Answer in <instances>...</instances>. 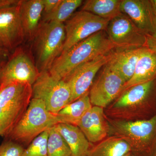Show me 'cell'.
Masks as SVG:
<instances>
[{"label":"cell","mask_w":156,"mask_h":156,"mask_svg":"<svg viewBox=\"0 0 156 156\" xmlns=\"http://www.w3.org/2000/svg\"><path fill=\"white\" fill-rule=\"evenodd\" d=\"M110 119L134 121L146 119L156 112V78L124 90L104 109Z\"/></svg>","instance_id":"obj_1"},{"label":"cell","mask_w":156,"mask_h":156,"mask_svg":"<svg viewBox=\"0 0 156 156\" xmlns=\"http://www.w3.org/2000/svg\"><path fill=\"white\" fill-rule=\"evenodd\" d=\"M115 48L105 30L101 31L62 51L48 71L54 77L63 80L80 66L108 54Z\"/></svg>","instance_id":"obj_2"},{"label":"cell","mask_w":156,"mask_h":156,"mask_svg":"<svg viewBox=\"0 0 156 156\" xmlns=\"http://www.w3.org/2000/svg\"><path fill=\"white\" fill-rule=\"evenodd\" d=\"M108 118V117H107ZM109 132L124 140L132 156H154L156 154V112L151 118L134 121H118L108 118Z\"/></svg>","instance_id":"obj_3"},{"label":"cell","mask_w":156,"mask_h":156,"mask_svg":"<svg viewBox=\"0 0 156 156\" xmlns=\"http://www.w3.org/2000/svg\"><path fill=\"white\" fill-rule=\"evenodd\" d=\"M32 98V86L14 83L0 87V136L8 138L25 114Z\"/></svg>","instance_id":"obj_4"},{"label":"cell","mask_w":156,"mask_h":156,"mask_svg":"<svg viewBox=\"0 0 156 156\" xmlns=\"http://www.w3.org/2000/svg\"><path fill=\"white\" fill-rule=\"evenodd\" d=\"M59 123L56 115L48 111L42 100L32 98L25 114L8 138L28 146L37 136Z\"/></svg>","instance_id":"obj_5"},{"label":"cell","mask_w":156,"mask_h":156,"mask_svg":"<svg viewBox=\"0 0 156 156\" xmlns=\"http://www.w3.org/2000/svg\"><path fill=\"white\" fill-rule=\"evenodd\" d=\"M65 39L64 23L41 21L33 40L36 64L40 72L49 70L63 51Z\"/></svg>","instance_id":"obj_6"},{"label":"cell","mask_w":156,"mask_h":156,"mask_svg":"<svg viewBox=\"0 0 156 156\" xmlns=\"http://www.w3.org/2000/svg\"><path fill=\"white\" fill-rule=\"evenodd\" d=\"M32 98L42 100L48 111L56 115L70 102L71 94L65 81L43 71L32 85Z\"/></svg>","instance_id":"obj_7"},{"label":"cell","mask_w":156,"mask_h":156,"mask_svg":"<svg viewBox=\"0 0 156 156\" xmlns=\"http://www.w3.org/2000/svg\"><path fill=\"white\" fill-rule=\"evenodd\" d=\"M40 72L31 55L20 47L16 48L0 69V86L14 83L32 86Z\"/></svg>","instance_id":"obj_8"},{"label":"cell","mask_w":156,"mask_h":156,"mask_svg":"<svg viewBox=\"0 0 156 156\" xmlns=\"http://www.w3.org/2000/svg\"><path fill=\"white\" fill-rule=\"evenodd\" d=\"M109 21L86 11L74 13L64 23L66 39L63 51L96 33L106 30Z\"/></svg>","instance_id":"obj_9"},{"label":"cell","mask_w":156,"mask_h":156,"mask_svg":"<svg viewBox=\"0 0 156 156\" xmlns=\"http://www.w3.org/2000/svg\"><path fill=\"white\" fill-rule=\"evenodd\" d=\"M125 84L119 74L105 64L89 89V95L92 106L106 108L121 95Z\"/></svg>","instance_id":"obj_10"},{"label":"cell","mask_w":156,"mask_h":156,"mask_svg":"<svg viewBox=\"0 0 156 156\" xmlns=\"http://www.w3.org/2000/svg\"><path fill=\"white\" fill-rule=\"evenodd\" d=\"M105 31L116 48L147 47V36L123 13L110 20Z\"/></svg>","instance_id":"obj_11"},{"label":"cell","mask_w":156,"mask_h":156,"mask_svg":"<svg viewBox=\"0 0 156 156\" xmlns=\"http://www.w3.org/2000/svg\"><path fill=\"white\" fill-rule=\"evenodd\" d=\"M110 57V52L87 62L73 70L63 80L67 83L70 90L71 98L70 103L89 92L97 73L108 62Z\"/></svg>","instance_id":"obj_12"},{"label":"cell","mask_w":156,"mask_h":156,"mask_svg":"<svg viewBox=\"0 0 156 156\" xmlns=\"http://www.w3.org/2000/svg\"><path fill=\"white\" fill-rule=\"evenodd\" d=\"M20 1L17 5L0 9V45L10 53L19 47L25 38Z\"/></svg>","instance_id":"obj_13"},{"label":"cell","mask_w":156,"mask_h":156,"mask_svg":"<svg viewBox=\"0 0 156 156\" xmlns=\"http://www.w3.org/2000/svg\"><path fill=\"white\" fill-rule=\"evenodd\" d=\"M120 10L147 36L154 33L156 12L151 0H122Z\"/></svg>","instance_id":"obj_14"},{"label":"cell","mask_w":156,"mask_h":156,"mask_svg":"<svg viewBox=\"0 0 156 156\" xmlns=\"http://www.w3.org/2000/svg\"><path fill=\"white\" fill-rule=\"evenodd\" d=\"M77 126L91 144L98 143L108 136L109 125L102 108L92 106L83 116Z\"/></svg>","instance_id":"obj_15"},{"label":"cell","mask_w":156,"mask_h":156,"mask_svg":"<svg viewBox=\"0 0 156 156\" xmlns=\"http://www.w3.org/2000/svg\"><path fill=\"white\" fill-rule=\"evenodd\" d=\"M146 48H115L110 52L107 64L116 71L126 83L134 74L137 61Z\"/></svg>","instance_id":"obj_16"},{"label":"cell","mask_w":156,"mask_h":156,"mask_svg":"<svg viewBox=\"0 0 156 156\" xmlns=\"http://www.w3.org/2000/svg\"><path fill=\"white\" fill-rule=\"evenodd\" d=\"M20 5L24 37L32 41L41 22L43 0H20Z\"/></svg>","instance_id":"obj_17"},{"label":"cell","mask_w":156,"mask_h":156,"mask_svg":"<svg viewBox=\"0 0 156 156\" xmlns=\"http://www.w3.org/2000/svg\"><path fill=\"white\" fill-rule=\"evenodd\" d=\"M156 78V53L146 48L137 61L134 74L125 84L123 92L134 85L145 83Z\"/></svg>","instance_id":"obj_18"},{"label":"cell","mask_w":156,"mask_h":156,"mask_svg":"<svg viewBox=\"0 0 156 156\" xmlns=\"http://www.w3.org/2000/svg\"><path fill=\"white\" fill-rule=\"evenodd\" d=\"M56 127L70 149L71 156H87L91 144L78 126L58 123Z\"/></svg>","instance_id":"obj_19"},{"label":"cell","mask_w":156,"mask_h":156,"mask_svg":"<svg viewBox=\"0 0 156 156\" xmlns=\"http://www.w3.org/2000/svg\"><path fill=\"white\" fill-rule=\"evenodd\" d=\"M130 152V146L124 140L109 136L91 145L87 156H124Z\"/></svg>","instance_id":"obj_20"},{"label":"cell","mask_w":156,"mask_h":156,"mask_svg":"<svg viewBox=\"0 0 156 156\" xmlns=\"http://www.w3.org/2000/svg\"><path fill=\"white\" fill-rule=\"evenodd\" d=\"M89 92L77 100L67 105L57 115L59 123L77 126L83 116L92 107L89 95Z\"/></svg>","instance_id":"obj_21"},{"label":"cell","mask_w":156,"mask_h":156,"mask_svg":"<svg viewBox=\"0 0 156 156\" xmlns=\"http://www.w3.org/2000/svg\"><path fill=\"white\" fill-rule=\"evenodd\" d=\"M121 2L122 0H87L84 2L81 10L110 20L122 14Z\"/></svg>","instance_id":"obj_22"},{"label":"cell","mask_w":156,"mask_h":156,"mask_svg":"<svg viewBox=\"0 0 156 156\" xmlns=\"http://www.w3.org/2000/svg\"><path fill=\"white\" fill-rule=\"evenodd\" d=\"M83 3L82 0H61L53 11L48 14H43L42 22L64 23Z\"/></svg>","instance_id":"obj_23"},{"label":"cell","mask_w":156,"mask_h":156,"mask_svg":"<svg viewBox=\"0 0 156 156\" xmlns=\"http://www.w3.org/2000/svg\"><path fill=\"white\" fill-rule=\"evenodd\" d=\"M48 156H71V151L56 125L49 130L47 142Z\"/></svg>","instance_id":"obj_24"},{"label":"cell","mask_w":156,"mask_h":156,"mask_svg":"<svg viewBox=\"0 0 156 156\" xmlns=\"http://www.w3.org/2000/svg\"><path fill=\"white\" fill-rule=\"evenodd\" d=\"M49 130L42 133L24 149L21 156H48L47 142Z\"/></svg>","instance_id":"obj_25"},{"label":"cell","mask_w":156,"mask_h":156,"mask_svg":"<svg viewBox=\"0 0 156 156\" xmlns=\"http://www.w3.org/2000/svg\"><path fill=\"white\" fill-rule=\"evenodd\" d=\"M24 149L23 146L9 139L0 145V156H21Z\"/></svg>","instance_id":"obj_26"},{"label":"cell","mask_w":156,"mask_h":156,"mask_svg":"<svg viewBox=\"0 0 156 156\" xmlns=\"http://www.w3.org/2000/svg\"><path fill=\"white\" fill-rule=\"evenodd\" d=\"M61 0H43L44 14H48L54 10Z\"/></svg>","instance_id":"obj_27"},{"label":"cell","mask_w":156,"mask_h":156,"mask_svg":"<svg viewBox=\"0 0 156 156\" xmlns=\"http://www.w3.org/2000/svg\"><path fill=\"white\" fill-rule=\"evenodd\" d=\"M147 47L156 53V21L154 32L147 37Z\"/></svg>","instance_id":"obj_28"},{"label":"cell","mask_w":156,"mask_h":156,"mask_svg":"<svg viewBox=\"0 0 156 156\" xmlns=\"http://www.w3.org/2000/svg\"><path fill=\"white\" fill-rule=\"evenodd\" d=\"M11 53L0 45V69L9 58Z\"/></svg>","instance_id":"obj_29"},{"label":"cell","mask_w":156,"mask_h":156,"mask_svg":"<svg viewBox=\"0 0 156 156\" xmlns=\"http://www.w3.org/2000/svg\"><path fill=\"white\" fill-rule=\"evenodd\" d=\"M20 1V0H0V9L17 5Z\"/></svg>","instance_id":"obj_30"},{"label":"cell","mask_w":156,"mask_h":156,"mask_svg":"<svg viewBox=\"0 0 156 156\" xmlns=\"http://www.w3.org/2000/svg\"><path fill=\"white\" fill-rule=\"evenodd\" d=\"M156 12V0H151Z\"/></svg>","instance_id":"obj_31"},{"label":"cell","mask_w":156,"mask_h":156,"mask_svg":"<svg viewBox=\"0 0 156 156\" xmlns=\"http://www.w3.org/2000/svg\"><path fill=\"white\" fill-rule=\"evenodd\" d=\"M124 156H132L131 155V153L129 152L128 153L126 154L125 155H124Z\"/></svg>","instance_id":"obj_32"},{"label":"cell","mask_w":156,"mask_h":156,"mask_svg":"<svg viewBox=\"0 0 156 156\" xmlns=\"http://www.w3.org/2000/svg\"><path fill=\"white\" fill-rule=\"evenodd\" d=\"M154 156H156V154H155L154 155Z\"/></svg>","instance_id":"obj_33"},{"label":"cell","mask_w":156,"mask_h":156,"mask_svg":"<svg viewBox=\"0 0 156 156\" xmlns=\"http://www.w3.org/2000/svg\"><path fill=\"white\" fill-rule=\"evenodd\" d=\"M0 87H1V86H0Z\"/></svg>","instance_id":"obj_34"}]
</instances>
